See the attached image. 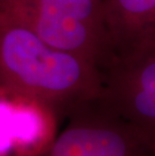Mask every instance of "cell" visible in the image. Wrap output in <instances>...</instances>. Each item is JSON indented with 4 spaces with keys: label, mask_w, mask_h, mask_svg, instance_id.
Instances as JSON below:
<instances>
[{
    "label": "cell",
    "mask_w": 155,
    "mask_h": 156,
    "mask_svg": "<svg viewBox=\"0 0 155 156\" xmlns=\"http://www.w3.org/2000/svg\"><path fill=\"white\" fill-rule=\"evenodd\" d=\"M0 86L67 115L99 98L102 73L91 62L52 48L23 26L0 17Z\"/></svg>",
    "instance_id": "6da1fadb"
},
{
    "label": "cell",
    "mask_w": 155,
    "mask_h": 156,
    "mask_svg": "<svg viewBox=\"0 0 155 156\" xmlns=\"http://www.w3.org/2000/svg\"><path fill=\"white\" fill-rule=\"evenodd\" d=\"M0 17L23 26L45 44L102 69L114 52L100 0H0Z\"/></svg>",
    "instance_id": "7a4b0ae2"
},
{
    "label": "cell",
    "mask_w": 155,
    "mask_h": 156,
    "mask_svg": "<svg viewBox=\"0 0 155 156\" xmlns=\"http://www.w3.org/2000/svg\"><path fill=\"white\" fill-rule=\"evenodd\" d=\"M67 116L65 128L41 156H155V146L97 99Z\"/></svg>",
    "instance_id": "3957f363"
},
{
    "label": "cell",
    "mask_w": 155,
    "mask_h": 156,
    "mask_svg": "<svg viewBox=\"0 0 155 156\" xmlns=\"http://www.w3.org/2000/svg\"><path fill=\"white\" fill-rule=\"evenodd\" d=\"M97 100L155 146V45L113 58Z\"/></svg>",
    "instance_id": "277c9868"
},
{
    "label": "cell",
    "mask_w": 155,
    "mask_h": 156,
    "mask_svg": "<svg viewBox=\"0 0 155 156\" xmlns=\"http://www.w3.org/2000/svg\"><path fill=\"white\" fill-rule=\"evenodd\" d=\"M61 113L41 100L0 86V156H41L58 135Z\"/></svg>",
    "instance_id": "5b68a950"
},
{
    "label": "cell",
    "mask_w": 155,
    "mask_h": 156,
    "mask_svg": "<svg viewBox=\"0 0 155 156\" xmlns=\"http://www.w3.org/2000/svg\"><path fill=\"white\" fill-rule=\"evenodd\" d=\"M115 55L155 45V0H100Z\"/></svg>",
    "instance_id": "8992f818"
}]
</instances>
